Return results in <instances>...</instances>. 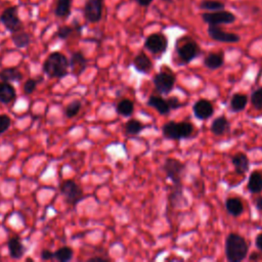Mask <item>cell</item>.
Segmentation results:
<instances>
[{"label": "cell", "mask_w": 262, "mask_h": 262, "mask_svg": "<svg viewBox=\"0 0 262 262\" xmlns=\"http://www.w3.org/2000/svg\"><path fill=\"white\" fill-rule=\"evenodd\" d=\"M248 103V96L243 93H235L232 95L230 99V110L233 113H238L245 110L246 105Z\"/></svg>", "instance_id": "28"}, {"label": "cell", "mask_w": 262, "mask_h": 262, "mask_svg": "<svg viewBox=\"0 0 262 262\" xmlns=\"http://www.w3.org/2000/svg\"><path fill=\"white\" fill-rule=\"evenodd\" d=\"M116 112L118 115L128 117L134 112V103L130 99H123L118 102L116 106Z\"/></svg>", "instance_id": "29"}, {"label": "cell", "mask_w": 262, "mask_h": 262, "mask_svg": "<svg viewBox=\"0 0 262 262\" xmlns=\"http://www.w3.org/2000/svg\"><path fill=\"white\" fill-rule=\"evenodd\" d=\"M0 23L11 34L23 30L24 24L18 15V6L12 5L5 8L0 14Z\"/></svg>", "instance_id": "3"}, {"label": "cell", "mask_w": 262, "mask_h": 262, "mask_svg": "<svg viewBox=\"0 0 262 262\" xmlns=\"http://www.w3.org/2000/svg\"><path fill=\"white\" fill-rule=\"evenodd\" d=\"M7 248L9 251V256L12 259L23 258V256L26 252L25 246L23 245V243L20 242V239L17 236H14V237H11L8 239Z\"/></svg>", "instance_id": "16"}, {"label": "cell", "mask_w": 262, "mask_h": 262, "mask_svg": "<svg viewBox=\"0 0 262 262\" xmlns=\"http://www.w3.org/2000/svg\"><path fill=\"white\" fill-rule=\"evenodd\" d=\"M230 128V124L227 120L226 117L224 116H220L218 118H216L212 124H211V132L215 135H223L224 133H226Z\"/></svg>", "instance_id": "21"}, {"label": "cell", "mask_w": 262, "mask_h": 262, "mask_svg": "<svg viewBox=\"0 0 262 262\" xmlns=\"http://www.w3.org/2000/svg\"><path fill=\"white\" fill-rule=\"evenodd\" d=\"M249 251L246 239L238 233L231 232L225 239V256L230 262H241L247 257Z\"/></svg>", "instance_id": "2"}, {"label": "cell", "mask_w": 262, "mask_h": 262, "mask_svg": "<svg viewBox=\"0 0 262 262\" xmlns=\"http://www.w3.org/2000/svg\"><path fill=\"white\" fill-rule=\"evenodd\" d=\"M255 205H256L257 210L260 211V212H262V196H258V198L256 199Z\"/></svg>", "instance_id": "43"}, {"label": "cell", "mask_w": 262, "mask_h": 262, "mask_svg": "<svg viewBox=\"0 0 262 262\" xmlns=\"http://www.w3.org/2000/svg\"><path fill=\"white\" fill-rule=\"evenodd\" d=\"M72 0H56L54 14L59 18H68L71 14Z\"/></svg>", "instance_id": "27"}, {"label": "cell", "mask_w": 262, "mask_h": 262, "mask_svg": "<svg viewBox=\"0 0 262 262\" xmlns=\"http://www.w3.org/2000/svg\"><path fill=\"white\" fill-rule=\"evenodd\" d=\"M255 246L258 250H260L262 252V233H259L257 236H256V239H255Z\"/></svg>", "instance_id": "41"}, {"label": "cell", "mask_w": 262, "mask_h": 262, "mask_svg": "<svg viewBox=\"0 0 262 262\" xmlns=\"http://www.w3.org/2000/svg\"><path fill=\"white\" fill-rule=\"evenodd\" d=\"M60 192L63 195L66 203L72 206H76L85 198L83 189L74 180L63 181L60 185Z\"/></svg>", "instance_id": "5"}, {"label": "cell", "mask_w": 262, "mask_h": 262, "mask_svg": "<svg viewBox=\"0 0 262 262\" xmlns=\"http://www.w3.org/2000/svg\"><path fill=\"white\" fill-rule=\"evenodd\" d=\"M0 80L3 82H19L23 80V74L17 68H5L0 71Z\"/></svg>", "instance_id": "22"}, {"label": "cell", "mask_w": 262, "mask_h": 262, "mask_svg": "<svg viewBox=\"0 0 262 262\" xmlns=\"http://www.w3.org/2000/svg\"><path fill=\"white\" fill-rule=\"evenodd\" d=\"M192 112H193V115L198 119H200V120H207V119H209L213 115L214 107H213V104L209 100H207V99H199L193 104Z\"/></svg>", "instance_id": "13"}, {"label": "cell", "mask_w": 262, "mask_h": 262, "mask_svg": "<svg viewBox=\"0 0 262 262\" xmlns=\"http://www.w3.org/2000/svg\"><path fill=\"white\" fill-rule=\"evenodd\" d=\"M11 125V119L7 115H0V135L3 134Z\"/></svg>", "instance_id": "38"}, {"label": "cell", "mask_w": 262, "mask_h": 262, "mask_svg": "<svg viewBox=\"0 0 262 262\" xmlns=\"http://www.w3.org/2000/svg\"><path fill=\"white\" fill-rule=\"evenodd\" d=\"M162 1H164V2H168V3H169V2H172V0H162Z\"/></svg>", "instance_id": "46"}, {"label": "cell", "mask_w": 262, "mask_h": 262, "mask_svg": "<svg viewBox=\"0 0 262 262\" xmlns=\"http://www.w3.org/2000/svg\"><path fill=\"white\" fill-rule=\"evenodd\" d=\"M133 67L139 73L148 74L152 69V62L144 52H139L133 59Z\"/></svg>", "instance_id": "14"}, {"label": "cell", "mask_w": 262, "mask_h": 262, "mask_svg": "<svg viewBox=\"0 0 262 262\" xmlns=\"http://www.w3.org/2000/svg\"><path fill=\"white\" fill-rule=\"evenodd\" d=\"M144 47L154 54H162L167 50L168 40L164 34L154 33L146 38Z\"/></svg>", "instance_id": "9"}, {"label": "cell", "mask_w": 262, "mask_h": 262, "mask_svg": "<svg viewBox=\"0 0 262 262\" xmlns=\"http://www.w3.org/2000/svg\"><path fill=\"white\" fill-rule=\"evenodd\" d=\"M185 169V164L175 158H168L164 165L163 170L173 185H182V174Z\"/></svg>", "instance_id": "4"}, {"label": "cell", "mask_w": 262, "mask_h": 262, "mask_svg": "<svg viewBox=\"0 0 262 262\" xmlns=\"http://www.w3.org/2000/svg\"><path fill=\"white\" fill-rule=\"evenodd\" d=\"M40 258L43 260V261H48V260H51L53 259V252L48 250V249H44L41 251L40 253Z\"/></svg>", "instance_id": "40"}, {"label": "cell", "mask_w": 262, "mask_h": 262, "mask_svg": "<svg viewBox=\"0 0 262 262\" xmlns=\"http://www.w3.org/2000/svg\"><path fill=\"white\" fill-rule=\"evenodd\" d=\"M202 18L205 23L212 26L232 24L235 20V15L227 10H217L214 12H205L202 14Z\"/></svg>", "instance_id": "6"}, {"label": "cell", "mask_w": 262, "mask_h": 262, "mask_svg": "<svg viewBox=\"0 0 262 262\" xmlns=\"http://www.w3.org/2000/svg\"><path fill=\"white\" fill-rule=\"evenodd\" d=\"M147 104L154 107L160 115H168L170 113V106L167 102V99H164L158 95H151L147 99Z\"/></svg>", "instance_id": "18"}, {"label": "cell", "mask_w": 262, "mask_h": 262, "mask_svg": "<svg viewBox=\"0 0 262 262\" xmlns=\"http://www.w3.org/2000/svg\"><path fill=\"white\" fill-rule=\"evenodd\" d=\"M251 103L257 110H262V87L257 88L251 94Z\"/></svg>", "instance_id": "35"}, {"label": "cell", "mask_w": 262, "mask_h": 262, "mask_svg": "<svg viewBox=\"0 0 262 262\" xmlns=\"http://www.w3.org/2000/svg\"><path fill=\"white\" fill-rule=\"evenodd\" d=\"M199 7L207 11H217L224 9V4L218 0H202Z\"/></svg>", "instance_id": "31"}, {"label": "cell", "mask_w": 262, "mask_h": 262, "mask_svg": "<svg viewBox=\"0 0 262 262\" xmlns=\"http://www.w3.org/2000/svg\"><path fill=\"white\" fill-rule=\"evenodd\" d=\"M224 62V57L222 53H217V52H212L209 53L205 58H204V64L206 68L210 70H217L219 69Z\"/></svg>", "instance_id": "26"}, {"label": "cell", "mask_w": 262, "mask_h": 262, "mask_svg": "<svg viewBox=\"0 0 262 262\" xmlns=\"http://www.w3.org/2000/svg\"><path fill=\"white\" fill-rule=\"evenodd\" d=\"M225 209L230 215L237 217L244 212V205L238 198H228L225 201Z\"/></svg>", "instance_id": "25"}, {"label": "cell", "mask_w": 262, "mask_h": 262, "mask_svg": "<svg viewBox=\"0 0 262 262\" xmlns=\"http://www.w3.org/2000/svg\"><path fill=\"white\" fill-rule=\"evenodd\" d=\"M167 102L170 106V110H176V108H179L182 106V103L180 102V100L176 97V96H172V97H169L167 99Z\"/></svg>", "instance_id": "39"}, {"label": "cell", "mask_w": 262, "mask_h": 262, "mask_svg": "<svg viewBox=\"0 0 262 262\" xmlns=\"http://www.w3.org/2000/svg\"><path fill=\"white\" fill-rule=\"evenodd\" d=\"M182 138H189L193 132V126L188 122H179Z\"/></svg>", "instance_id": "36"}, {"label": "cell", "mask_w": 262, "mask_h": 262, "mask_svg": "<svg viewBox=\"0 0 262 262\" xmlns=\"http://www.w3.org/2000/svg\"><path fill=\"white\" fill-rule=\"evenodd\" d=\"M256 259H258V255H257V253H252V255L250 256V260H251V261H253V260H256Z\"/></svg>", "instance_id": "45"}, {"label": "cell", "mask_w": 262, "mask_h": 262, "mask_svg": "<svg viewBox=\"0 0 262 262\" xmlns=\"http://www.w3.org/2000/svg\"><path fill=\"white\" fill-rule=\"evenodd\" d=\"M177 54L184 63H188L200 54V47L194 41H188L177 47Z\"/></svg>", "instance_id": "11"}, {"label": "cell", "mask_w": 262, "mask_h": 262, "mask_svg": "<svg viewBox=\"0 0 262 262\" xmlns=\"http://www.w3.org/2000/svg\"><path fill=\"white\" fill-rule=\"evenodd\" d=\"M247 188L251 193H259L262 191V174L258 171H253L250 174Z\"/></svg>", "instance_id": "23"}, {"label": "cell", "mask_w": 262, "mask_h": 262, "mask_svg": "<svg viewBox=\"0 0 262 262\" xmlns=\"http://www.w3.org/2000/svg\"><path fill=\"white\" fill-rule=\"evenodd\" d=\"M144 128V125L142 123H140L138 120H129L126 125H125V130L128 134H131V135H136V134H139L142 129Z\"/></svg>", "instance_id": "32"}, {"label": "cell", "mask_w": 262, "mask_h": 262, "mask_svg": "<svg viewBox=\"0 0 262 262\" xmlns=\"http://www.w3.org/2000/svg\"><path fill=\"white\" fill-rule=\"evenodd\" d=\"M11 40L16 48H26L32 42V37L29 33L20 30L11 34Z\"/></svg>", "instance_id": "24"}, {"label": "cell", "mask_w": 262, "mask_h": 262, "mask_svg": "<svg viewBox=\"0 0 262 262\" xmlns=\"http://www.w3.org/2000/svg\"><path fill=\"white\" fill-rule=\"evenodd\" d=\"M16 97V92L11 83L0 82V102L7 104L13 101Z\"/></svg>", "instance_id": "19"}, {"label": "cell", "mask_w": 262, "mask_h": 262, "mask_svg": "<svg viewBox=\"0 0 262 262\" xmlns=\"http://www.w3.org/2000/svg\"><path fill=\"white\" fill-rule=\"evenodd\" d=\"M163 135L171 140H179L181 139V132H180V125L179 123H176L174 121L167 122L163 128Z\"/></svg>", "instance_id": "20"}, {"label": "cell", "mask_w": 262, "mask_h": 262, "mask_svg": "<svg viewBox=\"0 0 262 262\" xmlns=\"http://www.w3.org/2000/svg\"><path fill=\"white\" fill-rule=\"evenodd\" d=\"M137 2H138L139 5L146 7V6H148L152 2V0H137Z\"/></svg>", "instance_id": "44"}, {"label": "cell", "mask_w": 262, "mask_h": 262, "mask_svg": "<svg viewBox=\"0 0 262 262\" xmlns=\"http://www.w3.org/2000/svg\"><path fill=\"white\" fill-rule=\"evenodd\" d=\"M208 35L210 38H212L215 41L218 42H223V43H237L239 41V36L234 34V33H229L223 31L221 28L218 26H212L209 25L208 27Z\"/></svg>", "instance_id": "10"}, {"label": "cell", "mask_w": 262, "mask_h": 262, "mask_svg": "<svg viewBox=\"0 0 262 262\" xmlns=\"http://www.w3.org/2000/svg\"><path fill=\"white\" fill-rule=\"evenodd\" d=\"M87 261L88 262H106L108 261V259L103 257H92V258H89Z\"/></svg>", "instance_id": "42"}, {"label": "cell", "mask_w": 262, "mask_h": 262, "mask_svg": "<svg viewBox=\"0 0 262 262\" xmlns=\"http://www.w3.org/2000/svg\"><path fill=\"white\" fill-rule=\"evenodd\" d=\"M70 62V69L75 77H79L87 68L88 60L81 51H76L72 54Z\"/></svg>", "instance_id": "12"}, {"label": "cell", "mask_w": 262, "mask_h": 262, "mask_svg": "<svg viewBox=\"0 0 262 262\" xmlns=\"http://www.w3.org/2000/svg\"><path fill=\"white\" fill-rule=\"evenodd\" d=\"M231 163L234 167V171L237 174L244 175L249 171L250 161L248 157L243 152H237L231 158Z\"/></svg>", "instance_id": "15"}, {"label": "cell", "mask_w": 262, "mask_h": 262, "mask_svg": "<svg viewBox=\"0 0 262 262\" xmlns=\"http://www.w3.org/2000/svg\"><path fill=\"white\" fill-rule=\"evenodd\" d=\"M73 255V249L70 247H61L53 252V258L59 262H68L72 260Z\"/></svg>", "instance_id": "30"}, {"label": "cell", "mask_w": 262, "mask_h": 262, "mask_svg": "<svg viewBox=\"0 0 262 262\" xmlns=\"http://www.w3.org/2000/svg\"><path fill=\"white\" fill-rule=\"evenodd\" d=\"M75 27L74 26H60L58 27L55 36L61 40L68 39L74 32H75Z\"/></svg>", "instance_id": "34"}, {"label": "cell", "mask_w": 262, "mask_h": 262, "mask_svg": "<svg viewBox=\"0 0 262 262\" xmlns=\"http://www.w3.org/2000/svg\"><path fill=\"white\" fill-rule=\"evenodd\" d=\"M103 0H86L83 8V14L87 21L98 23L102 16Z\"/></svg>", "instance_id": "8"}, {"label": "cell", "mask_w": 262, "mask_h": 262, "mask_svg": "<svg viewBox=\"0 0 262 262\" xmlns=\"http://www.w3.org/2000/svg\"><path fill=\"white\" fill-rule=\"evenodd\" d=\"M169 203L176 208L187 205V201L183 194L182 185H173V188L169 194Z\"/></svg>", "instance_id": "17"}, {"label": "cell", "mask_w": 262, "mask_h": 262, "mask_svg": "<svg viewBox=\"0 0 262 262\" xmlns=\"http://www.w3.org/2000/svg\"><path fill=\"white\" fill-rule=\"evenodd\" d=\"M81 106H82V103L80 100L78 99H75L73 101H71L64 108L63 111V114L67 118H73L75 117L81 110Z\"/></svg>", "instance_id": "33"}, {"label": "cell", "mask_w": 262, "mask_h": 262, "mask_svg": "<svg viewBox=\"0 0 262 262\" xmlns=\"http://www.w3.org/2000/svg\"><path fill=\"white\" fill-rule=\"evenodd\" d=\"M70 62L64 54L58 51L50 53L43 62V72L49 78L61 79L69 74Z\"/></svg>", "instance_id": "1"}, {"label": "cell", "mask_w": 262, "mask_h": 262, "mask_svg": "<svg viewBox=\"0 0 262 262\" xmlns=\"http://www.w3.org/2000/svg\"><path fill=\"white\" fill-rule=\"evenodd\" d=\"M175 81L176 78L171 72H160L152 79L156 89L162 94H169L175 85Z\"/></svg>", "instance_id": "7"}, {"label": "cell", "mask_w": 262, "mask_h": 262, "mask_svg": "<svg viewBox=\"0 0 262 262\" xmlns=\"http://www.w3.org/2000/svg\"><path fill=\"white\" fill-rule=\"evenodd\" d=\"M37 85H38V81L36 79H33V78H30L28 79L25 84H24V92L26 94H31L33 93L36 88H37Z\"/></svg>", "instance_id": "37"}]
</instances>
